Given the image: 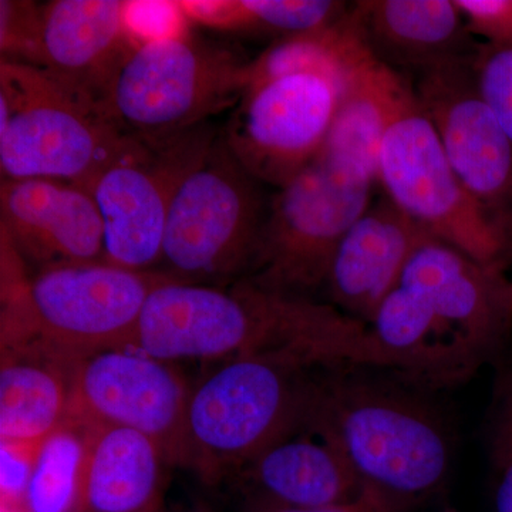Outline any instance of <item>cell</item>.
I'll list each match as a JSON object with an SVG mask.
<instances>
[{"label":"cell","instance_id":"obj_1","mask_svg":"<svg viewBox=\"0 0 512 512\" xmlns=\"http://www.w3.org/2000/svg\"><path fill=\"white\" fill-rule=\"evenodd\" d=\"M130 348L168 363L285 353L313 367H383L366 323L330 303L266 291L249 279H165L148 296Z\"/></svg>","mask_w":512,"mask_h":512},{"label":"cell","instance_id":"obj_2","mask_svg":"<svg viewBox=\"0 0 512 512\" xmlns=\"http://www.w3.org/2000/svg\"><path fill=\"white\" fill-rule=\"evenodd\" d=\"M427 390L382 367H319L302 430L338 448L367 494L404 512L450 470V430Z\"/></svg>","mask_w":512,"mask_h":512},{"label":"cell","instance_id":"obj_3","mask_svg":"<svg viewBox=\"0 0 512 512\" xmlns=\"http://www.w3.org/2000/svg\"><path fill=\"white\" fill-rule=\"evenodd\" d=\"M2 252V345H35L74 362L130 348L148 296L168 279L106 261L28 274Z\"/></svg>","mask_w":512,"mask_h":512},{"label":"cell","instance_id":"obj_4","mask_svg":"<svg viewBox=\"0 0 512 512\" xmlns=\"http://www.w3.org/2000/svg\"><path fill=\"white\" fill-rule=\"evenodd\" d=\"M133 140L99 97L40 67L0 62L2 180L89 191Z\"/></svg>","mask_w":512,"mask_h":512},{"label":"cell","instance_id":"obj_5","mask_svg":"<svg viewBox=\"0 0 512 512\" xmlns=\"http://www.w3.org/2000/svg\"><path fill=\"white\" fill-rule=\"evenodd\" d=\"M316 369L285 353L222 362L191 389L188 466L214 480L302 430Z\"/></svg>","mask_w":512,"mask_h":512},{"label":"cell","instance_id":"obj_6","mask_svg":"<svg viewBox=\"0 0 512 512\" xmlns=\"http://www.w3.org/2000/svg\"><path fill=\"white\" fill-rule=\"evenodd\" d=\"M269 202L221 133L175 192L157 272L188 284L229 285L249 278Z\"/></svg>","mask_w":512,"mask_h":512},{"label":"cell","instance_id":"obj_7","mask_svg":"<svg viewBox=\"0 0 512 512\" xmlns=\"http://www.w3.org/2000/svg\"><path fill=\"white\" fill-rule=\"evenodd\" d=\"M248 60L185 35L131 47L104 103L128 136L160 143L237 106L248 87Z\"/></svg>","mask_w":512,"mask_h":512},{"label":"cell","instance_id":"obj_8","mask_svg":"<svg viewBox=\"0 0 512 512\" xmlns=\"http://www.w3.org/2000/svg\"><path fill=\"white\" fill-rule=\"evenodd\" d=\"M377 183L431 237L481 264L501 266L510 248L508 228L458 178L409 83L400 90L380 146Z\"/></svg>","mask_w":512,"mask_h":512},{"label":"cell","instance_id":"obj_9","mask_svg":"<svg viewBox=\"0 0 512 512\" xmlns=\"http://www.w3.org/2000/svg\"><path fill=\"white\" fill-rule=\"evenodd\" d=\"M373 187L316 158L272 195L258 259L245 279L303 298L323 288L340 242L372 204Z\"/></svg>","mask_w":512,"mask_h":512},{"label":"cell","instance_id":"obj_10","mask_svg":"<svg viewBox=\"0 0 512 512\" xmlns=\"http://www.w3.org/2000/svg\"><path fill=\"white\" fill-rule=\"evenodd\" d=\"M218 133L210 124L160 143L134 138L90 187L104 229V261L157 271L175 192L201 163Z\"/></svg>","mask_w":512,"mask_h":512},{"label":"cell","instance_id":"obj_11","mask_svg":"<svg viewBox=\"0 0 512 512\" xmlns=\"http://www.w3.org/2000/svg\"><path fill=\"white\" fill-rule=\"evenodd\" d=\"M346 79L299 73L252 84L221 136L249 174L278 190L322 153Z\"/></svg>","mask_w":512,"mask_h":512},{"label":"cell","instance_id":"obj_12","mask_svg":"<svg viewBox=\"0 0 512 512\" xmlns=\"http://www.w3.org/2000/svg\"><path fill=\"white\" fill-rule=\"evenodd\" d=\"M190 394L173 363L131 348L104 350L74 366L70 419L140 431L156 441L167 463L188 466Z\"/></svg>","mask_w":512,"mask_h":512},{"label":"cell","instance_id":"obj_13","mask_svg":"<svg viewBox=\"0 0 512 512\" xmlns=\"http://www.w3.org/2000/svg\"><path fill=\"white\" fill-rule=\"evenodd\" d=\"M473 55L417 73L413 92L436 128L458 178L485 210L508 228L512 143L481 96Z\"/></svg>","mask_w":512,"mask_h":512},{"label":"cell","instance_id":"obj_14","mask_svg":"<svg viewBox=\"0 0 512 512\" xmlns=\"http://www.w3.org/2000/svg\"><path fill=\"white\" fill-rule=\"evenodd\" d=\"M400 285L429 303L434 315L476 366L497 348L512 320V282L433 237L416 249Z\"/></svg>","mask_w":512,"mask_h":512},{"label":"cell","instance_id":"obj_15","mask_svg":"<svg viewBox=\"0 0 512 512\" xmlns=\"http://www.w3.org/2000/svg\"><path fill=\"white\" fill-rule=\"evenodd\" d=\"M2 247L23 271L104 261V229L92 194L56 180H2Z\"/></svg>","mask_w":512,"mask_h":512},{"label":"cell","instance_id":"obj_16","mask_svg":"<svg viewBox=\"0 0 512 512\" xmlns=\"http://www.w3.org/2000/svg\"><path fill=\"white\" fill-rule=\"evenodd\" d=\"M429 237L389 198L372 202L333 256L323 286L330 305L369 325L384 299L402 282L416 249Z\"/></svg>","mask_w":512,"mask_h":512},{"label":"cell","instance_id":"obj_17","mask_svg":"<svg viewBox=\"0 0 512 512\" xmlns=\"http://www.w3.org/2000/svg\"><path fill=\"white\" fill-rule=\"evenodd\" d=\"M121 0H53L42 6L40 69L99 99L134 46Z\"/></svg>","mask_w":512,"mask_h":512},{"label":"cell","instance_id":"obj_18","mask_svg":"<svg viewBox=\"0 0 512 512\" xmlns=\"http://www.w3.org/2000/svg\"><path fill=\"white\" fill-rule=\"evenodd\" d=\"M353 15L373 55L417 73L468 52V30L456 0H367Z\"/></svg>","mask_w":512,"mask_h":512},{"label":"cell","instance_id":"obj_19","mask_svg":"<svg viewBox=\"0 0 512 512\" xmlns=\"http://www.w3.org/2000/svg\"><path fill=\"white\" fill-rule=\"evenodd\" d=\"M266 503L291 508L356 503L366 490L338 448L309 430L278 441L242 468Z\"/></svg>","mask_w":512,"mask_h":512},{"label":"cell","instance_id":"obj_20","mask_svg":"<svg viewBox=\"0 0 512 512\" xmlns=\"http://www.w3.org/2000/svg\"><path fill=\"white\" fill-rule=\"evenodd\" d=\"M76 363L35 345H2L0 443L40 446L62 429Z\"/></svg>","mask_w":512,"mask_h":512},{"label":"cell","instance_id":"obj_21","mask_svg":"<svg viewBox=\"0 0 512 512\" xmlns=\"http://www.w3.org/2000/svg\"><path fill=\"white\" fill-rule=\"evenodd\" d=\"M404 83L366 46L350 67L319 158L376 184L380 146Z\"/></svg>","mask_w":512,"mask_h":512},{"label":"cell","instance_id":"obj_22","mask_svg":"<svg viewBox=\"0 0 512 512\" xmlns=\"http://www.w3.org/2000/svg\"><path fill=\"white\" fill-rule=\"evenodd\" d=\"M86 427L82 512H153L167 463L161 447L140 431Z\"/></svg>","mask_w":512,"mask_h":512},{"label":"cell","instance_id":"obj_23","mask_svg":"<svg viewBox=\"0 0 512 512\" xmlns=\"http://www.w3.org/2000/svg\"><path fill=\"white\" fill-rule=\"evenodd\" d=\"M359 23L349 10L329 28L279 39L249 62L248 86L299 73L348 77L350 67L366 47Z\"/></svg>","mask_w":512,"mask_h":512},{"label":"cell","instance_id":"obj_24","mask_svg":"<svg viewBox=\"0 0 512 512\" xmlns=\"http://www.w3.org/2000/svg\"><path fill=\"white\" fill-rule=\"evenodd\" d=\"M89 429L69 419L37 451L25 512H82L84 464Z\"/></svg>","mask_w":512,"mask_h":512},{"label":"cell","instance_id":"obj_25","mask_svg":"<svg viewBox=\"0 0 512 512\" xmlns=\"http://www.w3.org/2000/svg\"><path fill=\"white\" fill-rule=\"evenodd\" d=\"M346 15V3L330 0H229L227 30L285 39L329 28Z\"/></svg>","mask_w":512,"mask_h":512},{"label":"cell","instance_id":"obj_26","mask_svg":"<svg viewBox=\"0 0 512 512\" xmlns=\"http://www.w3.org/2000/svg\"><path fill=\"white\" fill-rule=\"evenodd\" d=\"M2 62L40 66L42 60V6L33 2H0Z\"/></svg>","mask_w":512,"mask_h":512},{"label":"cell","instance_id":"obj_27","mask_svg":"<svg viewBox=\"0 0 512 512\" xmlns=\"http://www.w3.org/2000/svg\"><path fill=\"white\" fill-rule=\"evenodd\" d=\"M473 70L481 96L512 143V42L476 47Z\"/></svg>","mask_w":512,"mask_h":512},{"label":"cell","instance_id":"obj_28","mask_svg":"<svg viewBox=\"0 0 512 512\" xmlns=\"http://www.w3.org/2000/svg\"><path fill=\"white\" fill-rule=\"evenodd\" d=\"M491 453L497 471V512H512V384L497 390Z\"/></svg>","mask_w":512,"mask_h":512},{"label":"cell","instance_id":"obj_29","mask_svg":"<svg viewBox=\"0 0 512 512\" xmlns=\"http://www.w3.org/2000/svg\"><path fill=\"white\" fill-rule=\"evenodd\" d=\"M187 20L178 2H127V29L134 46L185 35Z\"/></svg>","mask_w":512,"mask_h":512},{"label":"cell","instance_id":"obj_30","mask_svg":"<svg viewBox=\"0 0 512 512\" xmlns=\"http://www.w3.org/2000/svg\"><path fill=\"white\" fill-rule=\"evenodd\" d=\"M468 33L485 43L512 42V0H456Z\"/></svg>","mask_w":512,"mask_h":512},{"label":"cell","instance_id":"obj_31","mask_svg":"<svg viewBox=\"0 0 512 512\" xmlns=\"http://www.w3.org/2000/svg\"><path fill=\"white\" fill-rule=\"evenodd\" d=\"M40 446L0 443L2 505L23 507Z\"/></svg>","mask_w":512,"mask_h":512},{"label":"cell","instance_id":"obj_32","mask_svg":"<svg viewBox=\"0 0 512 512\" xmlns=\"http://www.w3.org/2000/svg\"><path fill=\"white\" fill-rule=\"evenodd\" d=\"M255 512H402L396 510V508L390 507L389 504L383 503L379 498L373 497V495L366 494L362 500L356 501V503L346 505H335V507H322V508H291L282 507V505H276L266 503L262 501L261 505L256 507Z\"/></svg>","mask_w":512,"mask_h":512},{"label":"cell","instance_id":"obj_33","mask_svg":"<svg viewBox=\"0 0 512 512\" xmlns=\"http://www.w3.org/2000/svg\"><path fill=\"white\" fill-rule=\"evenodd\" d=\"M2 512H25L23 507H16V505H2Z\"/></svg>","mask_w":512,"mask_h":512}]
</instances>
